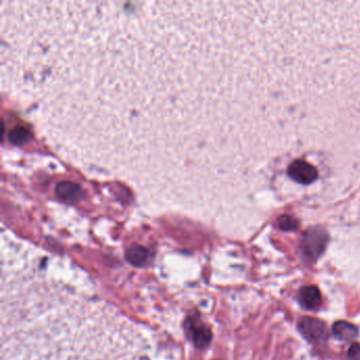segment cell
Returning <instances> with one entry per match:
<instances>
[{
	"label": "cell",
	"instance_id": "obj_9",
	"mask_svg": "<svg viewBox=\"0 0 360 360\" xmlns=\"http://www.w3.org/2000/svg\"><path fill=\"white\" fill-rule=\"evenodd\" d=\"M128 257H129V260L132 261V262L136 263V264H139V263L143 262V261L146 259L147 254L146 250L142 248H134L132 250H129V254H128Z\"/></svg>",
	"mask_w": 360,
	"mask_h": 360
},
{
	"label": "cell",
	"instance_id": "obj_6",
	"mask_svg": "<svg viewBox=\"0 0 360 360\" xmlns=\"http://www.w3.org/2000/svg\"><path fill=\"white\" fill-rule=\"evenodd\" d=\"M333 335L338 340L351 341L358 335V328L347 321H337L333 326Z\"/></svg>",
	"mask_w": 360,
	"mask_h": 360
},
{
	"label": "cell",
	"instance_id": "obj_4",
	"mask_svg": "<svg viewBox=\"0 0 360 360\" xmlns=\"http://www.w3.org/2000/svg\"><path fill=\"white\" fill-rule=\"evenodd\" d=\"M288 176L300 184L309 185L316 181L318 172L314 166L303 161H295L288 170Z\"/></svg>",
	"mask_w": 360,
	"mask_h": 360
},
{
	"label": "cell",
	"instance_id": "obj_10",
	"mask_svg": "<svg viewBox=\"0 0 360 360\" xmlns=\"http://www.w3.org/2000/svg\"><path fill=\"white\" fill-rule=\"evenodd\" d=\"M278 225L282 231H294L298 227V222L292 217L283 216L280 218Z\"/></svg>",
	"mask_w": 360,
	"mask_h": 360
},
{
	"label": "cell",
	"instance_id": "obj_3",
	"mask_svg": "<svg viewBox=\"0 0 360 360\" xmlns=\"http://www.w3.org/2000/svg\"><path fill=\"white\" fill-rule=\"evenodd\" d=\"M301 334L311 343H321L328 339V330L322 320L313 317H303L299 321Z\"/></svg>",
	"mask_w": 360,
	"mask_h": 360
},
{
	"label": "cell",
	"instance_id": "obj_1",
	"mask_svg": "<svg viewBox=\"0 0 360 360\" xmlns=\"http://www.w3.org/2000/svg\"><path fill=\"white\" fill-rule=\"evenodd\" d=\"M214 20L208 3H123L86 56L77 115L94 165L174 205L212 186Z\"/></svg>",
	"mask_w": 360,
	"mask_h": 360
},
{
	"label": "cell",
	"instance_id": "obj_5",
	"mask_svg": "<svg viewBox=\"0 0 360 360\" xmlns=\"http://www.w3.org/2000/svg\"><path fill=\"white\" fill-rule=\"evenodd\" d=\"M301 305L307 309H318L321 304V294L316 286H303L298 292Z\"/></svg>",
	"mask_w": 360,
	"mask_h": 360
},
{
	"label": "cell",
	"instance_id": "obj_8",
	"mask_svg": "<svg viewBox=\"0 0 360 360\" xmlns=\"http://www.w3.org/2000/svg\"><path fill=\"white\" fill-rule=\"evenodd\" d=\"M29 138H30V134H29L28 130L24 129V128H16V129L12 130L11 134H10V140L15 144L27 142Z\"/></svg>",
	"mask_w": 360,
	"mask_h": 360
},
{
	"label": "cell",
	"instance_id": "obj_2",
	"mask_svg": "<svg viewBox=\"0 0 360 360\" xmlns=\"http://www.w3.org/2000/svg\"><path fill=\"white\" fill-rule=\"evenodd\" d=\"M328 241V235L321 229H314L307 231L301 244L303 254L307 258L315 260L324 252Z\"/></svg>",
	"mask_w": 360,
	"mask_h": 360
},
{
	"label": "cell",
	"instance_id": "obj_11",
	"mask_svg": "<svg viewBox=\"0 0 360 360\" xmlns=\"http://www.w3.org/2000/svg\"><path fill=\"white\" fill-rule=\"evenodd\" d=\"M347 355L351 360H360V345L353 343L349 347Z\"/></svg>",
	"mask_w": 360,
	"mask_h": 360
},
{
	"label": "cell",
	"instance_id": "obj_7",
	"mask_svg": "<svg viewBox=\"0 0 360 360\" xmlns=\"http://www.w3.org/2000/svg\"><path fill=\"white\" fill-rule=\"evenodd\" d=\"M56 193L62 199L66 200V201H77V200L83 197L81 187L75 184V183L70 182H64L58 185Z\"/></svg>",
	"mask_w": 360,
	"mask_h": 360
}]
</instances>
